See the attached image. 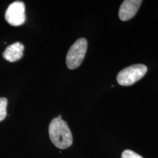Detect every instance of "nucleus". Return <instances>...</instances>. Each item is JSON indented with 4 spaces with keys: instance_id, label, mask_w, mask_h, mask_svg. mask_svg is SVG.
Masks as SVG:
<instances>
[{
    "instance_id": "nucleus-4",
    "label": "nucleus",
    "mask_w": 158,
    "mask_h": 158,
    "mask_svg": "<svg viewBox=\"0 0 158 158\" xmlns=\"http://www.w3.org/2000/svg\"><path fill=\"white\" fill-rule=\"evenodd\" d=\"M5 19L7 23L13 27H19L26 21L25 4L21 1L11 3L5 12Z\"/></svg>"
},
{
    "instance_id": "nucleus-5",
    "label": "nucleus",
    "mask_w": 158,
    "mask_h": 158,
    "mask_svg": "<svg viewBox=\"0 0 158 158\" xmlns=\"http://www.w3.org/2000/svg\"><path fill=\"white\" fill-rule=\"evenodd\" d=\"M142 3L141 0H125L120 6L118 17L121 21H127L136 14Z\"/></svg>"
},
{
    "instance_id": "nucleus-7",
    "label": "nucleus",
    "mask_w": 158,
    "mask_h": 158,
    "mask_svg": "<svg viewBox=\"0 0 158 158\" xmlns=\"http://www.w3.org/2000/svg\"><path fill=\"white\" fill-rule=\"evenodd\" d=\"M7 100L5 98H0V122L3 121L7 116Z\"/></svg>"
},
{
    "instance_id": "nucleus-3",
    "label": "nucleus",
    "mask_w": 158,
    "mask_h": 158,
    "mask_svg": "<svg viewBox=\"0 0 158 158\" xmlns=\"http://www.w3.org/2000/svg\"><path fill=\"white\" fill-rule=\"evenodd\" d=\"M88 43L85 38H80L75 42L69 49L66 56V64L70 70L78 68L84 60Z\"/></svg>"
},
{
    "instance_id": "nucleus-1",
    "label": "nucleus",
    "mask_w": 158,
    "mask_h": 158,
    "mask_svg": "<svg viewBox=\"0 0 158 158\" xmlns=\"http://www.w3.org/2000/svg\"><path fill=\"white\" fill-rule=\"evenodd\" d=\"M48 133L51 142L59 149H64L72 145V133L67 122L62 118L56 117L51 122Z\"/></svg>"
},
{
    "instance_id": "nucleus-2",
    "label": "nucleus",
    "mask_w": 158,
    "mask_h": 158,
    "mask_svg": "<svg viewBox=\"0 0 158 158\" xmlns=\"http://www.w3.org/2000/svg\"><path fill=\"white\" fill-rule=\"evenodd\" d=\"M147 67L142 64H133L123 69L118 73L116 80L121 86H131L145 76Z\"/></svg>"
},
{
    "instance_id": "nucleus-8",
    "label": "nucleus",
    "mask_w": 158,
    "mask_h": 158,
    "mask_svg": "<svg viewBox=\"0 0 158 158\" xmlns=\"http://www.w3.org/2000/svg\"><path fill=\"white\" fill-rule=\"evenodd\" d=\"M122 158H143L142 156L135 153L132 150H124L122 154Z\"/></svg>"
},
{
    "instance_id": "nucleus-6",
    "label": "nucleus",
    "mask_w": 158,
    "mask_h": 158,
    "mask_svg": "<svg viewBox=\"0 0 158 158\" xmlns=\"http://www.w3.org/2000/svg\"><path fill=\"white\" fill-rule=\"evenodd\" d=\"M24 45L21 43L17 42L10 45L4 51L2 56L5 60L10 62L19 61L23 57Z\"/></svg>"
}]
</instances>
